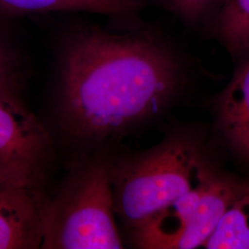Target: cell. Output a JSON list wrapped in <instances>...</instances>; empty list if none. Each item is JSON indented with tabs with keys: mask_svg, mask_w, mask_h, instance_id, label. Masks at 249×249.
Masks as SVG:
<instances>
[{
	"mask_svg": "<svg viewBox=\"0 0 249 249\" xmlns=\"http://www.w3.org/2000/svg\"><path fill=\"white\" fill-rule=\"evenodd\" d=\"M114 22L74 24L57 42L53 117L72 161L120 150L204 98L209 71L177 39L138 18Z\"/></svg>",
	"mask_w": 249,
	"mask_h": 249,
	"instance_id": "1",
	"label": "cell"
},
{
	"mask_svg": "<svg viewBox=\"0 0 249 249\" xmlns=\"http://www.w3.org/2000/svg\"><path fill=\"white\" fill-rule=\"evenodd\" d=\"M225 156L210 123L173 119L159 142L140 151L119 150L113 171L116 221L125 236L188 192L222 176Z\"/></svg>",
	"mask_w": 249,
	"mask_h": 249,
	"instance_id": "2",
	"label": "cell"
},
{
	"mask_svg": "<svg viewBox=\"0 0 249 249\" xmlns=\"http://www.w3.org/2000/svg\"><path fill=\"white\" fill-rule=\"evenodd\" d=\"M119 150L95 151L73 160L56 195L48 199L43 249H122L116 221L113 171Z\"/></svg>",
	"mask_w": 249,
	"mask_h": 249,
	"instance_id": "3",
	"label": "cell"
},
{
	"mask_svg": "<svg viewBox=\"0 0 249 249\" xmlns=\"http://www.w3.org/2000/svg\"><path fill=\"white\" fill-rule=\"evenodd\" d=\"M53 157L44 125L18 94L0 92V184L41 188Z\"/></svg>",
	"mask_w": 249,
	"mask_h": 249,
	"instance_id": "4",
	"label": "cell"
},
{
	"mask_svg": "<svg viewBox=\"0 0 249 249\" xmlns=\"http://www.w3.org/2000/svg\"><path fill=\"white\" fill-rule=\"evenodd\" d=\"M229 82L207 100L214 142L241 169L249 171V53L234 62Z\"/></svg>",
	"mask_w": 249,
	"mask_h": 249,
	"instance_id": "5",
	"label": "cell"
},
{
	"mask_svg": "<svg viewBox=\"0 0 249 249\" xmlns=\"http://www.w3.org/2000/svg\"><path fill=\"white\" fill-rule=\"evenodd\" d=\"M47 202L41 188L0 184V249H41Z\"/></svg>",
	"mask_w": 249,
	"mask_h": 249,
	"instance_id": "6",
	"label": "cell"
},
{
	"mask_svg": "<svg viewBox=\"0 0 249 249\" xmlns=\"http://www.w3.org/2000/svg\"><path fill=\"white\" fill-rule=\"evenodd\" d=\"M249 190V177L226 171L213 181L201 197L193 217L174 249L204 247L228 210Z\"/></svg>",
	"mask_w": 249,
	"mask_h": 249,
	"instance_id": "7",
	"label": "cell"
},
{
	"mask_svg": "<svg viewBox=\"0 0 249 249\" xmlns=\"http://www.w3.org/2000/svg\"><path fill=\"white\" fill-rule=\"evenodd\" d=\"M147 6L148 0H0V13L10 18L33 13L83 11L122 21L138 18Z\"/></svg>",
	"mask_w": 249,
	"mask_h": 249,
	"instance_id": "8",
	"label": "cell"
},
{
	"mask_svg": "<svg viewBox=\"0 0 249 249\" xmlns=\"http://www.w3.org/2000/svg\"><path fill=\"white\" fill-rule=\"evenodd\" d=\"M205 34L237 61L249 53V0H224Z\"/></svg>",
	"mask_w": 249,
	"mask_h": 249,
	"instance_id": "9",
	"label": "cell"
},
{
	"mask_svg": "<svg viewBox=\"0 0 249 249\" xmlns=\"http://www.w3.org/2000/svg\"><path fill=\"white\" fill-rule=\"evenodd\" d=\"M203 249H249V190L231 205Z\"/></svg>",
	"mask_w": 249,
	"mask_h": 249,
	"instance_id": "10",
	"label": "cell"
},
{
	"mask_svg": "<svg viewBox=\"0 0 249 249\" xmlns=\"http://www.w3.org/2000/svg\"><path fill=\"white\" fill-rule=\"evenodd\" d=\"M9 19L0 13V92L18 94L21 83V68L12 43Z\"/></svg>",
	"mask_w": 249,
	"mask_h": 249,
	"instance_id": "11",
	"label": "cell"
},
{
	"mask_svg": "<svg viewBox=\"0 0 249 249\" xmlns=\"http://www.w3.org/2000/svg\"><path fill=\"white\" fill-rule=\"evenodd\" d=\"M187 25L203 31L213 20L224 0H157Z\"/></svg>",
	"mask_w": 249,
	"mask_h": 249,
	"instance_id": "12",
	"label": "cell"
}]
</instances>
